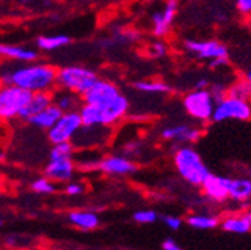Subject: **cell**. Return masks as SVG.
<instances>
[{
  "instance_id": "obj_6",
  "label": "cell",
  "mask_w": 251,
  "mask_h": 250,
  "mask_svg": "<svg viewBox=\"0 0 251 250\" xmlns=\"http://www.w3.org/2000/svg\"><path fill=\"white\" fill-rule=\"evenodd\" d=\"M182 107L185 112L199 123H208L212 120L215 101L209 88H193L182 98Z\"/></svg>"
},
{
  "instance_id": "obj_15",
  "label": "cell",
  "mask_w": 251,
  "mask_h": 250,
  "mask_svg": "<svg viewBox=\"0 0 251 250\" xmlns=\"http://www.w3.org/2000/svg\"><path fill=\"white\" fill-rule=\"evenodd\" d=\"M165 141H172L176 144H195L202 137V129L193 124H174L166 126L160 132Z\"/></svg>"
},
{
  "instance_id": "obj_25",
  "label": "cell",
  "mask_w": 251,
  "mask_h": 250,
  "mask_svg": "<svg viewBox=\"0 0 251 250\" xmlns=\"http://www.w3.org/2000/svg\"><path fill=\"white\" fill-rule=\"evenodd\" d=\"M71 38L68 35H50V36H39L36 39V47L42 51H54L63 48L71 44Z\"/></svg>"
},
{
  "instance_id": "obj_5",
  "label": "cell",
  "mask_w": 251,
  "mask_h": 250,
  "mask_svg": "<svg viewBox=\"0 0 251 250\" xmlns=\"http://www.w3.org/2000/svg\"><path fill=\"white\" fill-rule=\"evenodd\" d=\"M31 93L12 84L0 83V121L20 118Z\"/></svg>"
},
{
  "instance_id": "obj_17",
  "label": "cell",
  "mask_w": 251,
  "mask_h": 250,
  "mask_svg": "<svg viewBox=\"0 0 251 250\" xmlns=\"http://www.w3.org/2000/svg\"><path fill=\"white\" fill-rule=\"evenodd\" d=\"M51 104H54V95L52 91H36L31 93V96L27 102V105L24 107L20 120L28 121L33 115H36L38 112H41L42 110H45L47 107H50Z\"/></svg>"
},
{
  "instance_id": "obj_2",
  "label": "cell",
  "mask_w": 251,
  "mask_h": 250,
  "mask_svg": "<svg viewBox=\"0 0 251 250\" xmlns=\"http://www.w3.org/2000/svg\"><path fill=\"white\" fill-rule=\"evenodd\" d=\"M130 110V102L123 93L105 104H88L84 102L79 107V115L85 126H115Z\"/></svg>"
},
{
  "instance_id": "obj_36",
  "label": "cell",
  "mask_w": 251,
  "mask_h": 250,
  "mask_svg": "<svg viewBox=\"0 0 251 250\" xmlns=\"http://www.w3.org/2000/svg\"><path fill=\"white\" fill-rule=\"evenodd\" d=\"M162 249L163 250H181V246L174 238H166L162 243Z\"/></svg>"
},
{
  "instance_id": "obj_8",
  "label": "cell",
  "mask_w": 251,
  "mask_h": 250,
  "mask_svg": "<svg viewBox=\"0 0 251 250\" xmlns=\"http://www.w3.org/2000/svg\"><path fill=\"white\" fill-rule=\"evenodd\" d=\"M82 128V118L79 111H65L51 129L47 131L48 141L51 144H58L65 141H72L78 131Z\"/></svg>"
},
{
  "instance_id": "obj_16",
  "label": "cell",
  "mask_w": 251,
  "mask_h": 250,
  "mask_svg": "<svg viewBox=\"0 0 251 250\" xmlns=\"http://www.w3.org/2000/svg\"><path fill=\"white\" fill-rule=\"evenodd\" d=\"M120 93V88L114 83L99 78L82 96V101L88 104H105L117 98Z\"/></svg>"
},
{
  "instance_id": "obj_9",
  "label": "cell",
  "mask_w": 251,
  "mask_h": 250,
  "mask_svg": "<svg viewBox=\"0 0 251 250\" xmlns=\"http://www.w3.org/2000/svg\"><path fill=\"white\" fill-rule=\"evenodd\" d=\"M184 50L196 57L198 60H215L220 57H229V50L225 44L217 39L209 41H196V39H187L184 42Z\"/></svg>"
},
{
  "instance_id": "obj_11",
  "label": "cell",
  "mask_w": 251,
  "mask_h": 250,
  "mask_svg": "<svg viewBox=\"0 0 251 250\" xmlns=\"http://www.w3.org/2000/svg\"><path fill=\"white\" fill-rule=\"evenodd\" d=\"M230 177L217 175L209 172V175L201 184L202 195L215 204H222L229 199V187H230Z\"/></svg>"
},
{
  "instance_id": "obj_7",
  "label": "cell",
  "mask_w": 251,
  "mask_h": 250,
  "mask_svg": "<svg viewBox=\"0 0 251 250\" xmlns=\"http://www.w3.org/2000/svg\"><path fill=\"white\" fill-rule=\"evenodd\" d=\"M226 120H238L248 121L251 120V101L226 96L225 99L218 101L214 108L212 123H222Z\"/></svg>"
},
{
  "instance_id": "obj_42",
  "label": "cell",
  "mask_w": 251,
  "mask_h": 250,
  "mask_svg": "<svg viewBox=\"0 0 251 250\" xmlns=\"http://www.w3.org/2000/svg\"><path fill=\"white\" fill-rule=\"evenodd\" d=\"M147 2H151V0H147Z\"/></svg>"
},
{
  "instance_id": "obj_26",
  "label": "cell",
  "mask_w": 251,
  "mask_h": 250,
  "mask_svg": "<svg viewBox=\"0 0 251 250\" xmlns=\"http://www.w3.org/2000/svg\"><path fill=\"white\" fill-rule=\"evenodd\" d=\"M133 88L148 95H165L171 91V87L163 81H152V80H142L133 83Z\"/></svg>"
},
{
  "instance_id": "obj_40",
  "label": "cell",
  "mask_w": 251,
  "mask_h": 250,
  "mask_svg": "<svg viewBox=\"0 0 251 250\" xmlns=\"http://www.w3.org/2000/svg\"><path fill=\"white\" fill-rule=\"evenodd\" d=\"M245 213H247V216H248V219H250V222H251V208H250V210H247Z\"/></svg>"
},
{
  "instance_id": "obj_3",
  "label": "cell",
  "mask_w": 251,
  "mask_h": 250,
  "mask_svg": "<svg viewBox=\"0 0 251 250\" xmlns=\"http://www.w3.org/2000/svg\"><path fill=\"white\" fill-rule=\"evenodd\" d=\"M172 161L179 177L192 186L201 187L203 180L209 175V169L202 156L190 144H181L174 151Z\"/></svg>"
},
{
  "instance_id": "obj_34",
  "label": "cell",
  "mask_w": 251,
  "mask_h": 250,
  "mask_svg": "<svg viewBox=\"0 0 251 250\" xmlns=\"http://www.w3.org/2000/svg\"><path fill=\"white\" fill-rule=\"evenodd\" d=\"M82 192H84V186L78 181L71 180L65 186V194L68 196H79V195H82Z\"/></svg>"
},
{
  "instance_id": "obj_41",
  "label": "cell",
  "mask_w": 251,
  "mask_h": 250,
  "mask_svg": "<svg viewBox=\"0 0 251 250\" xmlns=\"http://www.w3.org/2000/svg\"><path fill=\"white\" fill-rule=\"evenodd\" d=\"M0 226H2V221H0Z\"/></svg>"
},
{
  "instance_id": "obj_18",
  "label": "cell",
  "mask_w": 251,
  "mask_h": 250,
  "mask_svg": "<svg viewBox=\"0 0 251 250\" xmlns=\"http://www.w3.org/2000/svg\"><path fill=\"white\" fill-rule=\"evenodd\" d=\"M68 221L79 231H94L100 226V217L98 213L88 210H74L69 213Z\"/></svg>"
},
{
  "instance_id": "obj_20",
  "label": "cell",
  "mask_w": 251,
  "mask_h": 250,
  "mask_svg": "<svg viewBox=\"0 0 251 250\" xmlns=\"http://www.w3.org/2000/svg\"><path fill=\"white\" fill-rule=\"evenodd\" d=\"M229 199L248 207V202L251 201V178L248 177L232 178L229 187Z\"/></svg>"
},
{
  "instance_id": "obj_23",
  "label": "cell",
  "mask_w": 251,
  "mask_h": 250,
  "mask_svg": "<svg viewBox=\"0 0 251 250\" xmlns=\"http://www.w3.org/2000/svg\"><path fill=\"white\" fill-rule=\"evenodd\" d=\"M54 95V104L65 112V111H75V110H79L81 104H82V96L76 95L74 91H69V90H63L60 88V91L57 93H52Z\"/></svg>"
},
{
  "instance_id": "obj_10",
  "label": "cell",
  "mask_w": 251,
  "mask_h": 250,
  "mask_svg": "<svg viewBox=\"0 0 251 250\" xmlns=\"http://www.w3.org/2000/svg\"><path fill=\"white\" fill-rule=\"evenodd\" d=\"M179 2L178 0H166L163 9L157 11L151 17V26H152V35L159 39H163L169 35L171 27L175 21V17L178 14Z\"/></svg>"
},
{
  "instance_id": "obj_28",
  "label": "cell",
  "mask_w": 251,
  "mask_h": 250,
  "mask_svg": "<svg viewBox=\"0 0 251 250\" xmlns=\"http://www.w3.org/2000/svg\"><path fill=\"white\" fill-rule=\"evenodd\" d=\"M75 151L76 147L74 145L72 141L58 142V144H52L50 158H71V156H75Z\"/></svg>"
},
{
  "instance_id": "obj_38",
  "label": "cell",
  "mask_w": 251,
  "mask_h": 250,
  "mask_svg": "<svg viewBox=\"0 0 251 250\" xmlns=\"http://www.w3.org/2000/svg\"><path fill=\"white\" fill-rule=\"evenodd\" d=\"M209 87V81L206 78H199L195 84L193 88H208Z\"/></svg>"
},
{
  "instance_id": "obj_32",
  "label": "cell",
  "mask_w": 251,
  "mask_h": 250,
  "mask_svg": "<svg viewBox=\"0 0 251 250\" xmlns=\"http://www.w3.org/2000/svg\"><path fill=\"white\" fill-rule=\"evenodd\" d=\"M208 88H209V91H211V95H212L215 104H217L218 101H222V99H225V98L227 96V85H223V84H212V85H209Z\"/></svg>"
},
{
  "instance_id": "obj_4",
  "label": "cell",
  "mask_w": 251,
  "mask_h": 250,
  "mask_svg": "<svg viewBox=\"0 0 251 250\" xmlns=\"http://www.w3.org/2000/svg\"><path fill=\"white\" fill-rule=\"evenodd\" d=\"M99 80L98 74L84 66H65L57 71V87L84 96Z\"/></svg>"
},
{
  "instance_id": "obj_43",
  "label": "cell",
  "mask_w": 251,
  "mask_h": 250,
  "mask_svg": "<svg viewBox=\"0 0 251 250\" xmlns=\"http://www.w3.org/2000/svg\"><path fill=\"white\" fill-rule=\"evenodd\" d=\"M250 20H251V18H250Z\"/></svg>"
},
{
  "instance_id": "obj_13",
  "label": "cell",
  "mask_w": 251,
  "mask_h": 250,
  "mask_svg": "<svg viewBox=\"0 0 251 250\" xmlns=\"http://www.w3.org/2000/svg\"><path fill=\"white\" fill-rule=\"evenodd\" d=\"M98 169L106 175L123 177V175L133 174L138 169V167L126 154H109V156H103V158H100Z\"/></svg>"
},
{
  "instance_id": "obj_30",
  "label": "cell",
  "mask_w": 251,
  "mask_h": 250,
  "mask_svg": "<svg viewBox=\"0 0 251 250\" xmlns=\"http://www.w3.org/2000/svg\"><path fill=\"white\" fill-rule=\"evenodd\" d=\"M133 221L141 223V225H150L159 221V214L152 210H139L133 214Z\"/></svg>"
},
{
  "instance_id": "obj_35",
  "label": "cell",
  "mask_w": 251,
  "mask_h": 250,
  "mask_svg": "<svg viewBox=\"0 0 251 250\" xmlns=\"http://www.w3.org/2000/svg\"><path fill=\"white\" fill-rule=\"evenodd\" d=\"M236 9L242 17L251 18V0H236Z\"/></svg>"
},
{
  "instance_id": "obj_1",
  "label": "cell",
  "mask_w": 251,
  "mask_h": 250,
  "mask_svg": "<svg viewBox=\"0 0 251 250\" xmlns=\"http://www.w3.org/2000/svg\"><path fill=\"white\" fill-rule=\"evenodd\" d=\"M57 68L48 63L27 61L18 66H3L0 69V83L18 85L30 93L52 91L57 87Z\"/></svg>"
},
{
  "instance_id": "obj_14",
  "label": "cell",
  "mask_w": 251,
  "mask_h": 250,
  "mask_svg": "<svg viewBox=\"0 0 251 250\" xmlns=\"http://www.w3.org/2000/svg\"><path fill=\"white\" fill-rule=\"evenodd\" d=\"M76 172L75 158H50V162L45 167L44 175L52 180L54 183H68L74 180Z\"/></svg>"
},
{
  "instance_id": "obj_37",
  "label": "cell",
  "mask_w": 251,
  "mask_h": 250,
  "mask_svg": "<svg viewBox=\"0 0 251 250\" xmlns=\"http://www.w3.org/2000/svg\"><path fill=\"white\" fill-rule=\"evenodd\" d=\"M229 65V57H220V58H215V60H211L209 61V66L211 68H222V66H226Z\"/></svg>"
},
{
  "instance_id": "obj_12",
  "label": "cell",
  "mask_w": 251,
  "mask_h": 250,
  "mask_svg": "<svg viewBox=\"0 0 251 250\" xmlns=\"http://www.w3.org/2000/svg\"><path fill=\"white\" fill-rule=\"evenodd\" d=\"M111 128L109 126H85L78 131L75 138L72 139L76 148H94L105 145L109 139Z\"/></svg>"
},
{
  "instance_id": "obj_29",
  "label": "cell",
  "mask_w": 251,
  "mask_h": 250,
  "mask_svg": "<svg viewBox=\"0 0 251 250\" xmlns=\"http://www.w3.org/2000/svg\"><path fill=\"white\" fill-rule=\"evenodd\" d=\"M31 191L39 194V195H51L55 192V183L44 175V177L36 178L33 183H31Z\"/></svg>"
},
{
  "instance_id": "obj_33",
  "label": "cell",
  "mask_w": 251,
  "mask_h": 250,
  "mask_svg": "<svg viewBox=\"0 0 251 250\" xmlns=\"http://www.w3.org/2000/svg\"><path fill=\"white\" fill-rule=\"evenodd\" d=\"M162 222L165 223V226H168L172 231H178L182 226V219L178 216H172V214L162 216Z\"/></svg>"
},
{
  "instance_id": "obj_31",
  "label": "cell",
  "mask_w": 251,
  "mask_h": 250,
  "mask_svg": "<svg viewBox=\"0 0 251 250\" xmlns=\"http://www.w3.org/2000/svg\"><path fill=\"white\" fill-rule=\"evenodd\" d=\"M147 53L152 58H162V57H165L168 54V47H166V44L163 41H155L148 47Z\"/></svg>"
},
{
  "instance_id": "obj_21",
  "label": "cell",
  "mask_w": 251,
  "mask_h": 250,
  "mask_svg": "<svg viewBox=\"0 0 251 250\" xmlns=\"http://www.w3.org/2000/svg\"><path fill=\"white\" fill-rule=\"evenodd\" d=\"M0 57L6 60H15V61H36L39 58V53L36 50H31L27 47L20 45H9V44H0Z\"/></svg>"
},
{
  "instance_id": "obj_27",
  "label": "cell",
  "mask_w": 251,
  "mask_h": 250,
  "mask_svg": "<svg viewBox=\"0 0 251 250\" xmlns=\"http://www.w3.org/2000/svg\"><path fill=\"white\" fill-rule=\"evenodd\" d=\"M227 95L233 98L251 101V84L242 77L241 80H236L235 83L227 85Z\"/></svg>"
},
{
  "instance_id": "obj_24",
  "label": "cell",
  "mask_w": 251,
  "mask_h": 250,
  "mask_svg": "<svg viewBox=\"0 0 251 250\" xmlns=\"http://www.w3.org/2000/svg\"><path fill=\"white\" fill-rule=\"evenodd\" d=\"M185 223L193 228V229H199V231H209V229H215L217 226H220V221L217 216H211V214H190L185 219Z\"/></svg>"
},
{
  "instance_id": "obj_39",
  "label": "cell",
  "mask_w": 251,
  "mask_h": 250,
  "mask_svg": "<svg viewBox=\"0 0 251 250\" xmlns=\"http://www.w3.org/2000/svg\"><path fill=\"white\" fill-rule=\"evenodd\" d=\"M244 78H245V80H247V81H248V83L251 84V69H248V71L245 72V75H244Z\"/></svg>"
},
{
  "instance_id": "obj_19",
  "label": "cell",
  "mask_w": 251,
  "mask_h": 250,
  "mask_svg": "<svg viewBox=\"0 0 251 250\" xmlns=\"http://www.w3.org/2000/svg\"><path fill=\"white\" fill-rule=\"evenodd\" d=\"M220 228L229 234L244 235V234L251 232V222L247 213H235V214H229L223 217L222 221H220Z\"/></svg>"
},
{
  "instance_id": "obj_22",
  "label": "cell",
  "mask_w": 251,
  "mask_h": 250,
  "mask_svg": "<svg viewBox=\"0 0 251 250\" xmlns=\"http://www.w3.org/2000/svg\"><path fill=\"white\" fill-rule=\"evenodd\" d=\"M61 114H63V111L55 104H51L50 107H47L45 110H42L41 112L31 117L27 123L33 124V126H36L38 129L48 131L57 123V120L61 117Z\"/></svg>"
}]
</instances>
